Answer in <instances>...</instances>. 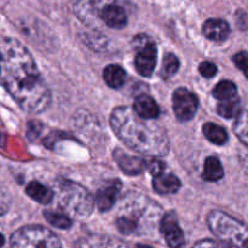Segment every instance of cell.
I'll list each match as a JSON object with an SVG mask.
<instances>
[{
    "instance_id": "cell-1",
    "label": "cell",
    "mask_w": 248,
    "mask_h": 248,
    "mask_svg": "<svg viewBox=\"0 0 248 248\" xmlns=\"http://www.w3.org/2000/svg\"><path fill=\"white\" fill-rule=\"evenodd\" d=\"M0 67L2 85L23 110L41 113L50 107V89L31 52L18 40L0 38Z\"/></svg>"
},
{
    "instance_id": "cell-2",
    "label": "cell",
    "mask_w": 248,
    "mask_h": 248,
    "mask_svg": "<svg viewBox=\"0 0 248 248\" xmlns=\"http://www.w3.org/2000/svg\"><path fill=\"white\" fill-rule=\"evenodd\" d=\"M110 126L128 148L149 156H164L170 140L161 126L138 115L128 107H118L110 115Z\"/></svg>"
},
{
    "instance_id": "cell-3",
    "label": "cell",
    "mask_w": 248,
    "mask_h": 248,
    "mask_svg": "<svg viewBox=\"0 0 248 248\" xmlns=\"http://www.w3.org/2000/svg\"><path fill=\"white\" fill-rule=\"evenodd\" d=\"M121 211L116 227L125 235L143 234L145 230L153 229L161 215V208L156 203L138 194H128Z\"/></svg>"
},
{
    "instance_id": "cell-4",
    "label": "cell",
    "mask_w": 248,
    "mask_h": 248,
    "mask_svg": "<svg viewBox=\"0 0 248 248\" xmlns=\"http://www.w3.org/2000/svg\"><path fill=\"white\" fill-rule=\"evenodd\" d=\"M128 0H73V10L80 21L94 26L101 21L109 28L121 29L127 24Z\"/></svg>"
},
{
    "instance_id": "cell-5",
    "label": "cell",
    "mask_w": 248,
    "mask_h": 248,
    "mask_svg": "<svg viewBox=\"0 0 248 248\" xmlns=\"http://www.w3.org/2000/svg\"><path fill=\"white\" fill-rule=\"evenodd\" d=\"M207 224L215 236L228 248H248V227L222 211H212Z\"/></svg>"
},
{
    "instance_id": "cell-6",
    "label": "cell",
    "mask_w": 248,
    "mask_h": 248,
    "mask_svg": "<svg viewBox=\"0 0 248 248\" xmlns=\"http://www.w3.org/2000/svg\"><path fill=\"white\" fill-rule=\"evenodd\" d=\"M58 203L64 212L87 217L93 211L94 200L86 188L72 181L58 183Z\"/></svg>"
},
{
    "instance_id": "cell-7",
    "label": "cell",
    "mask_w": 248,
    "mask_h": 248,
    "mask_svg": "<svg viewBox=\"0 0 248 248\" xmlns=\"http://www.w3.org/2000/svg\"><path fill=\"white\" fill-rule=\"evenodd\" d=\"M12 248H62L57 235L41 225H26L12 234Z\"/></svg>"
},
{
    "instance_id": "cell-8",
    "label": "cell",
    "mask_w": 248,
    "mask_h": 248,
    "mask_svg": "<svg viewBox=\"0 0 248 248\" xmlns=\"http://www.w3.org/2000/svg\"><path fill=\"white\" fill-rule=\"evenodd\" d=\"M137 50L135 58V67L138 74L149 78L153 74L157 61V47L154 41L145 35H138L133 41Z\"/></svg>"
},
{
    "instance_id": "cell-9",
    "label": "cell",
    "mask_w": 248,
    "mask_h": 248,
    "mask_svg": "<svg viewBox=\"0 0 248 248\" xmlns=\"http://www.w3.org/2000/svg\"><path fill=\"white\" fill-rule=\"evenodd\" d=\"M172 102H173L174 114H176L177 119L182 121V123L191 120L195 116L196 111H198V97L193 92H190L186 89H183V87L177 89L174 91Z\"/></svg>"
},
{
    "instance_id": "cell-10",
    "label": "cell",
    "mask_w": 248,
    "mask_h": 248,
    "mask_svg": "<svg viewBox=\"0 0 248 248\" xmlns=\"http://www.w3.org/2000/svg\"><path fill=\"white\" fill-rule=\"evenodd\" d=\"M161 232L164 234L166 244L171 248H182L184 246V234L178 224L174 213H166L160 222Z\"/></svg>"
},
{
    "instance_id": "cell-11",
    "label": "cell",
    "mask_w": 248,
    "mask_h": 248,
    "mask_svg": "<svg viewBox=\"0 0 248 248\" xmlns=\"http://www.w3.org/2000/svg\"><path fill=\"white\" fill-rule=\"evenodd\" d=\"M121 190V183L120 181H109L106 182L101 188L98 189L96 194V202L97 207L101 212H107L110 211L115 205L118 196Z\"/></svg>"
},
{
    "instance_id": "cell-12",
    "label": "cell",
    "mask_w": 248,
    "mask_h": 248,
    "mask_svg": "<svg viewBox=\"0 0 248 248\" xmlns=\"http://www.w3.org/2000/svg\"><path fill=\"white\" fill-rule=\"evenodd\" d=\"M113 157L116 161L118 166L120 167L124 173L128 176H137L140 174L147 167V161L144 159L136 155L127 154L123 149H115L113 153Z\"/></svg>"
},
{
    "instance_id": "cell-13",
    "label": "cell",
    "mask_w": 248,
    "mask_h": 248,
    "mask_svg": "<svg viewBox=\"0 0 248 248\" xmlns=\"http://www.w3.org/2000/svg\"><path fill=\"white\" fill-rule=\"evenodd\" d=\"M77 248H130L127 244L116 237L107 235H89L82 237L77 244Z\"/></svg>"
},
{
    "instance_id": "cell-14",
    "label": "cell",
    "mask_w": 248,
    "mask_h": 248,
    "mask_svg": "<svg viewBox=\"0 0 248 248\" xmlns=\"http://www.w3.org/2000/svg\"><path fill=\"white\" fill-rule=\"evenodd\" d=\"M202 31L207 39L220 43V41H224L229 38L230 27L223 19L211 18L203 23Z\"/></svg>"
},
{
    "instance_id": "cell-15",
    "label": "cell",
    "mask_w": 248,
    "mask_h": 248,
    "mask_svg": "<svg viewBox=\"0 0 248 248\" xmlns=\"http://www.w3.org/2000/svg\"><path fill=\"white\" fill-rule=\"evenodd\" d=\"M133 110L144 119H156L160 115V108L156 102L148 94H140L135 99Z\"/></svg>"
},
{
    "instance_id": "cell-16",
    "label": "cell",
    "mask_w": 248,
    "mask_h": 248,
    "mask_svg": "<svg viewBox=\"0 0 248 248\" xmlns=\"http://www.w3.org/2000/svg\"><path fill=\"white\" fill-rule=\"evenodd\" d=\"M181 181L177 178L174 174L162 172L159 176L154 177L153 179V188L156 193L169 195V194H174L181 189Z\"/></svg>"
},
{
    "instance_id": "cell-17",
    "label": "cell",
    "mask_w": 248,
    "mask_h": 248,
    "mask_svg": "<svg viewBox=\"0 0 248 248\" xmlns=\"http://www.w3.org/2000/svg\"><path fill=\"white\" fill-rule=\"evenodd\" d=\"M26 193L29 198L33 199L36 202L43 203V205H47L55 198V193L51 189H48L47 186L36 181L31 182L26 186Z\"/></svg>"
},
{
    "instance_id": "cell-18",
    "label": "cell",
    "mask_w": 248,
    "mask_h": 248,
    "mask_svg": "<svg viewBox=\"0 0 248 248\" xmlns=\"http://www.w3.org/2000/svg\"><path fill=\"white\" fill-rule=\"evenodd\" d=\"M125 69L118 64H109L103 70V79L109 87L111 89H120L125 85L126 81Z\"/></svg>"
},
{
    "instance_id": "cell-19",
    "label": "cell",
    "mask_w": 248,
    "mask_h": 248,
    "mask_svg": "<svg viewBox=\"0 0 248 248\" xmlns=\"http://www.w3.org/2000/svg\"><path fill=\"white\" fill-rule=\"evenodd\" d=\"M224 176L223 166L219 160L215 156H210L205 160L202 178L207 182H218Z\"/></svg>"
},
{
    "instance_id": "cell-20",
    "label": "cell",
    "mask_w": 248,
    "mask_h": 248,
    "mask_svg": "<svg viewBox=\"0 0 248 248\" xmlns=\"http://www.w3.org/2000/svg\"><path fill=\"white\" fill-rule=\"evenodd\" d=\"M203 135L210 140L211 143L217 145H223L228 142L229 137L228 133L222 126L217 125L215 123H206L202 127Z\"/></svg>"
},
{
    "instance_id": "cell-21",
    "label": "cell",
    "mask_w": 248,
    "mask_h": 248,
    "mask_svg": "<svg viewBox=\"0 0 248 248\" xmlns=\"http://www.w3.org/2000/svg\"><path fill=\"white\" fill-rule=\"evenodd\" d=\"M217 111L220 116L225 119L237 118V115L241 113V101L239 97L228 99V101H222L220 104H218Z\"/></svg>"
},
{
    "instance_id": "cell-22",
    "label": "cell",
    "mask_w": 248,
    "mask_h": 248,
    "mask_svg": "<svg viewBox=\"0 0 248 248\" xmlns=\"http://www.w3.org/2000/svg\"><path fill=\"white\" fill-rule=\"evenodd\" d=\"M213 97L219 99L220 102L235 98L237 97L236 85L229 80H223L213 89Z\"/></svg>"
},
{
    "instance_id": "cell-23",
    "label": "cell",
    "mask_w": 248,
    "mask_h": 248,
    "mask_svg": "<svg viewBox=\"0 0 248 248\" xmlns=\"http://www.w3.org/2000/svg\"><path fill=\"white\" fill-rule=\"evenodd\" d=\"M44 217L46 218V220L51 225H53L55 228H58V229H69L73 225V222L69 218V216L64 215L62 212H56V211L47 210L44 212Z\"/></svg>"
},
{
    "instance_id": "cell-24",
    "label": "cell",
    "mask_w": 248,
    "mask_h": 248,
    "mask_svg": "<svg viewBox=\"0 0 248 248\" xmlns=\"http://www.w3.org/2000/svg\"><path fill=\"white\" fill-rule=\"evenodd\" d=\"M234 132L240 140L248 147V111H241L234 124Z\"/></svg>"
},
{
    "instance_id": "cell-25",
    "label": "cell",
    "mask_w": 248,
    "mask_h": 248,
    "mask_svg": "<svg viewBox=\"0 0 248 248\" xmlns=\"http://www.w3.org/2000/svg\"><path fill=\"white\" fill-rule=\"evenodd\" d=\"M178 69L179 60L177 58V56L173 55V53H167L164 58V62H162V77L169 79V78L173 77V75L178 72Z\"/></svg>"
},
{
    "instance_id": "cell-26",
    "label": "cell",
    "mask_w": 248,
    "mask_h": 248,
    "mask_svg": "<svg viewBox=\"0 0 248 248\" xmlns=\"http://www.w3.org/2000/svg\"><path fill=\"white\" fill-rule=\"evenodd\" d=\"M86 40L89 45L97 51H101L102 48L107 47L106 36L103 34L97 33V31L93 34H86Z\"/></svg>"
},
{
    "instance_id": "cell-27",
    "label": "cell",
    "mask_w": 248,
    "mask_h": 248,
    "mask_svg": "<svg viewBox=\"0 0 248 248\" xmlns=\"http://www.w3.org/2000/svg\"><path fill=\"white\" fill-rule=\"evenodd\" d=\"M232 61H234L235 65L244 73L245 77L248 79V53L245 52V51L237 52L236 55L232 57Z\"/></svg>"
},
{
    "instance_id": "cell-28",
    "label": "cell",
    "mask_w": 248,
    "mask_h": 248,
    "mask_svg": "<svg viewBox=\"0 0 248 248\" xmlns=\"http://www.w3.org/2000/svg\"><path fill=\"white\" fill-rule=\"evenodd\" d=\"M199 72H200V74L202 75L203 78L211 79V78H213L217 74L218 68L215 63L210 62V61H205V62L201 63L200 67H199Z\"/></svg>"
},
{
    "instance_id": "cell-29",
    "label": "cell",
    "mask_w": 248,
    "mask_h": 248,
    "mask_svg": "<svg viewBox=\"0 0 248 248\" xmlns=\"http://www.w3.org/2000/svg\"><path fill=\"white\" fill-rule=\"evenodd\" d=\"M43 127L44 126L39 121H29L27 126V137L29 138V140H35L43 131Z\"/></svg>"
},
{
    "instance_id": "cell-30",
    "label": "cell",
    "mask_w": 248,
    "mask_h": 248,
    "mask_svg": "<svg viewBox=\"0 0 248 248\" xmlns=\"http://www.w3.org/2000/svg\"><path fill=\"white\" fill-rule=\"evenodd\" d=\"M147 169L153 177H156L165 171V165L159 160H150L147 161Z\"/></svg>"
},
{
    "instance_id": "cell-31",
    "label": "cell",
    "mask_w": 248,
    "mask_h": 248,
    "mask_svg": "<svg viewBox=\"0 0 248 248\" xmlns=\"http://www.w3.org/2000/svg\"><path fill=\"white\" fill-rule=\"evenodd\" d=\"M10 207V196L2 189H0V216L5 215Z\"/></svg>"
},
{
    "instance_id": "cell-32",
    "label": "cell",
    "mask_w": 248,
    "mask_h": 248,
    "mask_svg": "<svg viewBox=\"0 0 248 248\" xmlns=\"http://www.w3.org/2000/svg\"><path fill=\"white\" fill-rule=\"evenodd\" d=\"M193 248H228L222 242H216L213 240H202V241L196 242Z\"/></svg>"
},
{
    "instance_id": "cell-33",
    "label": "cell",
    "mask_w": 248,
    "mask_h": 248,
    "mask_svg": "<svg viewBox=\"0 0 248 248\" xmlns=\"http://www.w3.org/2000/svg\"><path fill=\"white\" fill-rule=\"evenodd\" d=\"M4 244H5V239L4 236H2V234H0V248L4 246Z\"/></svg>"
},
{
    "instance_id": "cell-34",
    "label": "cell",
    "mask_w": 248,
    "mask_h": 248,
    "mask_svg": "<svg viewBox=\"0 0 248 248\" xmlns=\"http://www.w3.org/2000/svg\"><path fill=\"white\" fill-rule=\"evenodd\" d=\"M137 248H154V247L148 246V245H142V244H140V245H137Z\"/></svg>"
},
{
    "instance_id": "cell-35",
    "label": "cell",
    "mask_w": 248,
    "mask_h": 248,
    "mask_svg": "<svg viewBox=\"0 0 248 248\" xmlns=\"http://www.w3.org/2000/svg\"><path fill=\"white\" fill-rule=\"evenodd\" d=\"M0 75H1V67H0Z\"/></svg>"
}]
</instances>
